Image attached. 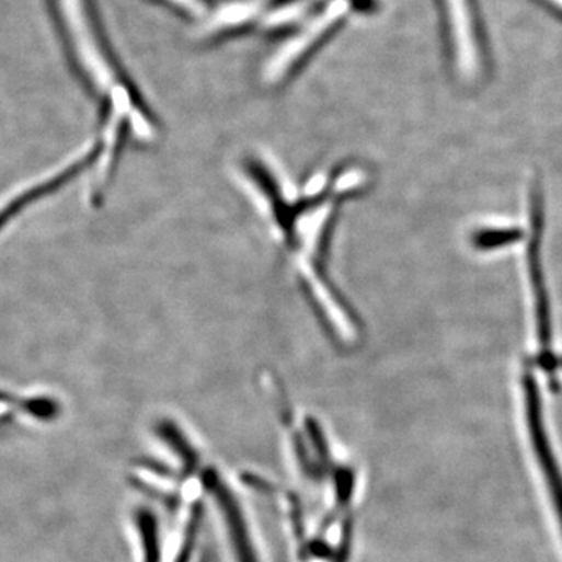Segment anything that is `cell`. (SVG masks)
I'll return each instance as SVG.
<instances>
[{"mask_svg": "<svg viewBox=\"0 0 562 562\" xmlns=\"http://www.w3.org/2000/svg\"><path fill=\"white\" fill-rule=\"evenodd\" d=\"M240 177L316 318L337 344L354 343L358 323L330 278L329 260L341 208L362 193L365 174L341 163L300 187L266 157L249 156L240 163Z\"/></svg>", "mask_w": 562, "mask_h": 562, "instance_id": "obj_1", "label": "cell"}, {"mask_svg": "<svg viewBox=\"0 0 562 562\" xmlns=\"http://www.w3.org/2000/svg\"><path fill=\"white\" fill-rule=\"evenodd\" d=\"M543 226V208L541 191L538 187L532 190L531 196V240L530 250H528V261H530V274L532 291L536 297V314H538V333L539 343H541L542 369L549 375L550 380L554 385V374L560 365L554 358L552 352V314H550L549 294L546 289V278H543L542 261H541V238Z\"/></svg>", "mask_w": 562, "mask_h": 562, "instance_id": "obj_2", "label": "cell"}, {"mask_svg": "<svg viewBox=\"0 0 562 562\" xmlns=\"http://www.w3.org/2000/svg\"><path fill=\"white\" fill-rule=\"evenodd\" d=\"M525 405H527V422L530 429L532 450L538 458L539 468L542 470L543 480L549 488L554 511L562 530V472L558 459L554 457L552 443L547 436L543 424L541 394L539 386L532 377L531 370L524 375Z\"/></svg>", "mask_w": 562, "mask_h": 562, "instance_id": "obj_3", "label": "cell"}, {"mask_svg": "<svg viewBox=\"0 0 562 562\" xmlns=\"http://www.w3.org/2000/svg\"><path fill=\"white\" fill-rule=\"evenodd\" d=\"M347 10L348 2H345V0H336V2H333L332 5L329 7V10L325 11V14L319 16L314 24H312L310 28H307V31L302 33V36H299L300 39H294L291 44H288V46L283 49V53L277 55V58H274V61H272L269 68H267V80H271V82L282 80L286 71H289V69L296 65L297 58L302 57V55L307 53L305 49H308L312 43L318 42L323 33L330 31V28L344 16Z\"/></svg>", "mask_w": 562, "mask_h": 562, "instance_id": "obj_4", "label": "cell"}, {"mask_svg": "<svg viewBox=\"0 0 562 562\" xmlns=\"http://www.w3.org/2000/svg\"><path fill=\"white\" fill-rule=\"evenodd\" d=\"M207 486L211 494H215L220 513H222L223 520H226L237 561L259 562L255 549H253L252 539H250L248 525H245L244 516H242V511L237 500L227 490V486L220 483L215 473H207Z\"/></svg>", "mask_w": 562, "mask_h": 562, "instance_id": "obj_5", "label": "cell"}, {"mask_svg": "<svg viewBox=\"0 0 562 562\" xmlns=\"http://www.w3.org/2000/svg\"><path fill=\"white\" fill-rule=\"evenodd\" d=\"M524 238L519 229L481 230L473 237V245L479 250H494L505 245L516 244Z\"/></svg>", "mask_w": 562, "mask_h": 562, "instance_id": "obj_6", "label": "cell"}, {"mask_svg": "<svg viewBox=\"0 0 562 562\" xmlns=\"http://www.w3.org/2000/svg\"><path fill=\"white\" fill-rule=\"evenodd\" d=\"M156 520L150 514L139 516V527H141L142 538H145V552L147 562H158V541Z\"/></svg>", "mask_w": 562, "mask_h": 562, "instance_id": "obj_7", "label": "cell"}, {"mask_svg": "<svg viewBox=\"0 0 562 562\" xmlns=\"http://www.w3.org/2000/svg\"><path fill=\"white\" fill-rule=\"evenodd\" d=\"M560 365L562 366V359H561V363H560Z\"/></svg>", "mask_w": 562, "mask_h": 562, "instance_id": "obj_8", "label": "cell"}]
</instances>
